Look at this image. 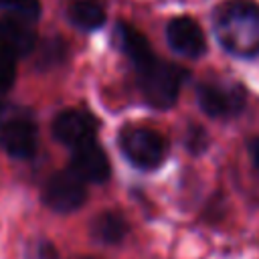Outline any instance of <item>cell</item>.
<instances>
[{
    "mask_svg": "<svg viewBox=\"0 0 259 259\" xmlns=\"http://www.w3.org/2000/svg\"><path fill=\"white\" fill-rule=\"evenodd\" d=\"M99 123L85 109H65L53 119V136L57 142L77 148L89 140H95Z\"/></svg>",
    "mask_w": 259,
    "mask_h": 259,
    "instance_id": "8992f818",
    "label": "cell"
},
{
    "mask_svg": "<svg viewBox=\"0 0 259 259\" xmlns=\"http://www.w3.org/2000/svg\"><path fill=\"white\" fill-rule=\"evenodd\" d=\"M69 168L87 184H103L109 180V174H111L109 158L95 140H89L77 148H71Z\"/></svg>",
    "mask_w": 259,
    "mask_h": 259,
    "instance_id": "52a82bcc",
    "label": "cell"
},
{
    "mask_svg": "<svg viewBox=\"0 0 259 259\" xmlns=\"http://www.w3.org/2000/svg\"><path fill=\"white\" fill-rule=\"evenodd\" d=\"M249 152H251V158H253L255 168L259 170V136H257V138H253V140L249 142Z\"/></svg>",
    "mask_w": 259,
    "mask_h": 259,
    "instance_id": "2e32d148",
    "label": "cell"
},
{
    "mask_svg": "<svg viewBox=\"0 0 259 259\" xmlns=\"http://www.w3.org/2000/svg\"><path fill=\"white\" fill-rule=\"evenodd\" d=\"M0 8L10 10L26 20H36L40 16V0H0Z\"/></svg>",
    "mask_w": 259,
    "mask_h": 259,
    "instance_id": "4fadbf2b",
    "label": "cell"
},
{
    "mask_svg": "<svg viewBox=\"0 0 259 259\" xmlns=\"http://www.w3.org/2000/svg\"><path fill=\"white\" fill-rule=\"evenodd\" d=\"M142 97L154 109H170L186 81V71L174 63L162 61L156 53H148L132 63Z\"/></svg>",
    "mask_w": 259,
    "mask_h": 259,
    "instance_id": "7a4b0ae2",
    "label": "cell"
},
{
    "mask_svg": "<svg viewBox=\"0 0 259 259\" xmlns=\"http://www.w3.org/2000/svg\"><path fill=\"white\" fill-rule=\"evenodd\" d=\"M184 144H186L190 154H196V156L202 154L206 150V146H208V136H206L204 127H200L196 123H190L186 134H184Z\"/></svg>",
    "mask_w": 259,
    "mask_h": 259,
    "instance_id": "9a60e30c",
    "label": "cell"
},
{
    "mask_svg": "<svg viewBox=\"0 0 259 259\" xmlns=\"http://www.w3.org/2000/svg\"><path fill=\"white\" fill-rule=\"evenodd\" d=\"M166 40L170 49L186 59H198L206 51V38L200 24L190 16H176L166 24Z\"/></svg>",
    "mask_w": 259,
    "mask_h": 259,
    "instance_id": "9c48e42d",
    "label": "cell"
},
{
    "mask_svg": "<svg viewBox=\"0 0 259 259\" xmlns=\"http://www.w3.org/2000/svg\"><path fill=\"white\" fill-rule=\"evenodd\" d=\"M2 115H4V103L0 101V125H2Z\"/></svg>",
    "mask_w": 259,
    "mask_h": 259,
    "instance_id": "ac0fdd59",
    "label": "cell"
},
{
    "mask_svg": "<svg viewBox=\"0 0 259 259\" xmlns=\"http://www.w3.org/2000/svg\"><path fill=\"white\" fill-rule=\"evenodd\" d=\"M0 47L10 51L16 59L26 57L36 47V30L32 20H26L18 14H8L0 18Z\"/></svg>",
    "mask_w": 259,
    "mask_h": 259,
    "instance_id": "30bf717a",
    "label": "cell"
},
{
    "mask_svg": "<svg viewBox=\"0 0 259 259\" xmlns=\"http://www.w3.org/2000/svg\"><path fill=\"white\" fill-rule=\"evenodd\" d=\"M121 154L140 170H156L168 156V140L160 132L146 125H132L119 134Z\"/></svg>",
    "mask_w": 259,
    "mask_h": 259,
    "instance_id": "3957f363",
    "label": "cell"
},
{
    "mask_svg": "<svg viewBox=\"0 0 259 259\" xmlns=\"http://www.w3.org/2000/svg\"><path fill=\"white\" fill-rule=\"evenodd\" d=\"M69 22L85 32L97 30L105 24V4L101 0H71L67 4Z\"/></svg>",
    "mask_w": 259,
    "mask_h": 259,
    "instance_id": "7c38bea8",
    "label": "cell"
},
{
    "mask_svg": "<svg viewBox=\"0 0 259 259\" xmlns=\"http://www.w3.org/2000/svg\"><path fill=\"white\" fill-rule=\"evenodd\" d=\"M219 45L237 59L259 55V4L253 0H225L212 12Z\"/></svg>",
    "mask_w": 259,
    "mask_h": 259,
    "instance_id": "6da1fadb",
    "label": "cell"
},
{
    "mask_svg": "<svg viewBox=\"0 0 259 259\" xmlns=\"http://www.w3.org/2000/svg\"><path fill=\"white\" fill-rule=\"evenodd\" d=\"M0 146L12 158H32L38 148V130L26 117H12L0 125Z\"/></svg>",
    "mask_w": 259,
    "mask_h": 259,
    "instance_id": "ba28073f",
    "label": "cell"
},
{
    "mask_svg": "<svg viewBox=\"0 0 259 259\" xmlns=\"http://www.w3.org/2000/svg\"><path fill=\"white\" fill-rule=\"evenodd\" d=\"M196 99L206 115L214 119H229L245 109L247 91L237 81L208 79L196 85Z\"/></svg>",
    "mask_w": 259,
    "mask_h": 259,
    "instance_id": "277c9868",
    "label": "cell"
},
{
    "mask_svg": "<svg viewBox=\"0 0 259 259\" xmlns=\"http://www.w3.org/2000/svg\"><path fill=\"white\" fill-rule=\"evenodd\" d=\"M87 198V182L71 168L55 172L42 188V200L57 212H73L83 206Z\"/></svg>",
    "mask_w": 259,
    "mask_h": 259,
    "instance_id": "5b68a950",
    "label": "cell"
},
{
    "mask_svg": "<svg viewBox=\"0 0 259 259\" xmlns=\"http://www.w3.org/2000/svg\"><path fill=\"white\" fill-rule=\"evenodd\" d=\"M73 259H95V257H87V255H79V257H73Z\"/></svg>",
    "mask_w": 259,
    "mask_h": 259,
    "instance_id": "d6986e66",
    "label": "cell"
},
{
    "mask_svg": "<svg viewBox=\"0 0 259 259\" xmlns=\"http://www.w3.org/2000/svg\"><path fill=\"white\" fill-rule=\"evenodd\" d=\"M16 79V57L0 47V93L8 91Z\"/></svg>",
    "mask_w": 259,
    "mask_h": 259,
    "instance_id": "5bb4252c",
    "label": "cell"
},
{
    "mask_svg": "<svg viewBox=\"0 0 259 259\" xmlns=\"http://www.w3.org/2000/svg\"><path fill=\"white\" fill-rule=\"evenodd\" d=\"M38 255H40V259H57V251H55V247L51 243H42Z\"/></svg>",
    "mask_w": 259,
    "mask_h": 259,
    "instance_id": "e0dca14e",
    "label": "cell"
},
{
    "mask_svg": "<svg viewBox=\"0 0 259 259\" xmlns=\"http://www.w3.org/2000/svg\"><path fill=\"white\" fill-rule=\"evenodd\" d=\"M89 231H91V237L97 243L117 245L127 237L130 225H127L125 217L119 210H103L91 221Z\"/></svg>",
    "mask_w": 259,
    "mask_h": 259,
    "instance_id": "8fae6325",
    "label": "cell"
}]
</instances>
